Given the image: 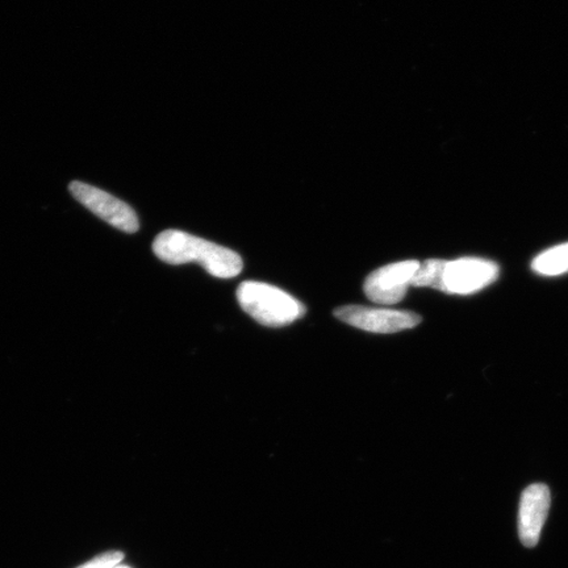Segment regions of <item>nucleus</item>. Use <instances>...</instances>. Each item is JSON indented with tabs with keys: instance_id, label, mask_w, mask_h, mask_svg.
<instances>
[{
	"instance_id": "obj_11",
	"label": "nucleus",
	"mask_w": 568,
	"mask_h": 568,
	"mask_svg": "<svg viewBox=\"0 0 568 568\" xmlns=\"http://www.w3.org/2000/svg\"><path fill=\"white\" fill-rule=\"evenodd\" d=\"M115 568H131V567H126V566H123V565H119L118 567Z\"/></svg>"
},
{
	"instance_id": "obj_5",
	"label": "nucleus",
	"mask_w": 568,
	"mask_h": 568,
	"mask_svg": "<svg viewBox=\"0 0 568 568\" xmlns=\"http://www.w3.org/2000/svg\"><path fill=\"white\" fill-rule=\"evenodd\" d=\"M420 262L403 261L375 270L365 281V294L373 303L394 305L407 294Z\"/></svg>"
},
{
	"instance_id": "obj_3",
	"label": "nucleus",
	"mask_w": 568,
	"mask_h": 568,
	"mask_svg": "<svg viewBox=\"0 0 568 568\" xmlns=\"http://www.w3.org/2000/svg\"><path fill=\"white\" fill-rule=\"evenodd\" d=\"M71 195L84 205L103 222L109 223L113 229L126 233L138 232L140 229L139 219L133 209L120 199L105 193L101 189L90 186L83 182H71L69 186Z\"/></svg>"
},
{
	"instance_id": "obj_8",
	"label": "nucleus",
	"mask_w": 568,
	"mask_h": 568,
	"mask_svg": "<svg viewBox=\"0 0 568 568\" xmlns=\"http://www.w3.org/2000/svg\"><path fill=\"white\" fill-rule=\"evenodd\" d=\"M531 268L541 275H560L568 272V244L549 248L532 261Z\"/></svg>"
},
{
	"instance_id": "obj_2",
	"label": "nucleus",
	"mask_w": 568,
	"mask_h": 568,
	"mask_svg": "<svg viewBox=\"0 0 568 568\" xmlns=\"http://www.w3.org/2000/svg\"><path fill=\"white\" fill-rule=\"evenodd\" d=\"M237 301L248 316L266 326L293 324L305 314L304 304L283 290L261 282H244L237 288Z\"/></svg>"
},
{
	"instance_id": "obj_9",
	"label": "nucleus",
	"mask_w": 568,
	"mask_h": 568,
	"mask_svg": "<svg viewBox=\"0 0 568 568\" xmlns=\"http://www.w3.org/2000/svg\"><path fill=\"white\" fill-rule=\"evenodd\" d=\"M447 261L443 260H428L418 267L410 286L415 287H430L444 291V272Z\"/></svg>"
},
{
	"instance_id": "obj_10",
	"label": "nucleus",
	"mask_w": 568,
	"mask_h": 568,
	"mask_svg": "<svg viewBox=\"0 0 568 568\" xmlns=\"http://www.w3.org/2000/svg\"><path fill=\"white\" fill-rule=\"evenodd\" d=\"M124 556L119 551H106L78 568H115L122 565Z\"/></svg>"
},
{
	"instance_id": "obj_7",
	"label": "nucleus",
	"mask_w": 568,
	"mask_h": 568,
	"mask_svg": "<svg viewBox=\"0 0 568 568\" xmlns=\"http://www.w3.org/2000/svg\"><path fill=\"white\" fill-rule=\"evenodd\" d=\"M550 503V489L541 483L529 486L523 493L518 508V536L527 548H535L538 544L548 518Z\"/></svg>"
},
{
	"instance_id": "obj_1",
	"label": "nucleus",
	"mask_w": 568,
	"mask_h": 568,
	"mask_svg": "<svg viewBox=\"0 0 568 568\" xmlns=\"http://www.w3.org/2000/svg\"><path fill=\"white\" fill-rule=\"evenodd\" d=\"M153 252L170 265L196 262L211 275L222 280L234 278L244 268L243 260L236 252L182 231L160 233L154 240Z\"/></svg>"
},
{
	"instance_id": "obj_4",
	"label": "nucleus",
	"mask_w": 568,
	"mask_h": 568,
	"mask_svg": "<svg viewBox=\"0 0 568 568\" xmlns=\"http://www.w3.org/2000/svg\"><path fill=\"white\" fill-rule=\"evenodd\" d=\"M341 322L372 333H397L415 328L422 317L408 311L362 307L346 305L335 312Z\"/></svg>"
},
{
	"instance_id": "obj_6",
	"label": "nucleus",
	"mask_w": 568,
	"mask_h": 568,
	"mask_svg": "<svg viewBox=\"0 0 568 568\" xmlns=\"http://www.w3.org/2000/svg\"><path fill=\"white\" fill-rule=\"evenodd\" d=\"M499 266L488 260L468 257L446 262L445 293L457 295L478 293L499 278Z\"/></svg>"
}]
</instances>
